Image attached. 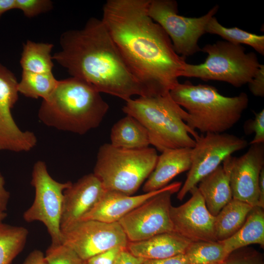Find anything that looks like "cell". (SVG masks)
<instances>
[{
	"label": "cell",
	"instance_id": "ffe728a7",
	"mask_svg": "<svg viewBox=\"0 0 264 264\" xmlns=\"http://www.w3.org/2000/svg\"><path fill=\"white\" fill-rule=\"evenodd\" d=\"M229 157L223 161L222 165L203 178L197 187L207 209L214 216L233 198L230 185Z\"/></svg>",
	"mask_w": 264,
	"mask_h": 264
},
{
	"label": "cell",
	"instance_id": "8992f818",
	"mask_svg": "<svg viewBox=\"0 0 264 264\" xmlns=\"http://www.w3.org/2000/svg\"><path fill=\"white\" fill-rule=\"evenodd\" d=\"M158 156L154 148L126 149L105 143L98 150L93 173L106 190L132 195L151 175Z\"/></svg>",
	"mask_w": 264,
	"mask_h": 264
},
{
	"label": "cell",
	"instance_id": "ac0fdd59",
	"mask_svg": "<svg viewBox=\"0 0 264 264\" xmlns=\"http://www.w3.org/2000/svg\"><path fill=\"white\" fill-rule=\"evenodd\" d=\"M192 148L167 149L158 156L155 166L144 183V193L161 189L181 173L189 171L191 165Z\"/></svg>",
	"mask_w": 264,
	"mask_h": 264
},
{
	"label": "cell",
	"instance_id": "9a60e30c",
	"mask_svg": "<svg viewBox=\"0 0 264 264\" xmlns=\"http://www.w3.org/2000/svg\"><path fill=\"white\" fill-rule=\"evenodd\" d=\"M232 198L259 206V181L264 168V143L251 145L242 156L229 157Z\"/></svg>",
	"mask_w": 264,
	"mask_h": 264
},
{
	"label": "cell",
	"instance_id": "e575fe53",
	"mask_svg": "<svg viewBox=\"0 0 264 264\" xmlns=\"http://www.w3.org/2000/svg\"><path fill=\"white\" fill-rule=\"evenodd\" d=\"M142 264H189L184 254L154 260H145Z\"/></svg>",
	"mask_w": 264,
	"mask_h": 264
},
{
	"label": "cell",
	"instance_id": "603a6c76",
	"mask_svg": "<svg viewBox=\"0 0 264 264\" xmlns=\"http://www.w3.org/2000/svg\"><path fill=\"white\" fill-rule=\"evenodd\" d=\"M253 207L233 199L215 216L214 232L217 241H224L233 235L244 223Z\"/></svg>",
	"mask_w": 264,
	"mask_h": 264
},
{
	"label": "cell",
	"instance_id": "e0dca14e",
	"mask_svg": "<svg viewBox=\"0 0 264 264\" xmlns=\"http://www.w3.org/2000/svg\"><path fill=\"white\" fill-rule=\"evenodd\" d=\"M166 186L136 196L106 190L94 206L80 220H96L108 223L118 222L147 199L163 191Z\"/></svg>",
	"mask_w": 264,
	"mask_h": 264
},
{
	"label": "cell",
	"instance_id": "2e32d148",
	"mask_svg": "<svg viewBox=\"0 0 264 264\" xmlns=\"http://www.w3.org/2000/svg\"><path fill=\"white\" fill-rule=\"evenodd\" d=\"M106 190L91 173L84 176L64 192L61 230L80 221L102 197Z\"/></svg>",
	"mask_w": 264,
	"mask_h": 264
},
{
	"label": "cell",
	"instance_id": "4fadbf2b",
	"mask_svg": "<svg viewBox=\"0 0 264 264\" xmlns=\"http://www.w3.org/2000/svg\"><path fill=\"white\" fill-rule=\"evenodd\" d=\"M19 93L15 75L0 64V150L28 152L37 143L35 133L21 130L11 114V109L18 100Z\"/></svg>",
	"mask_w": 264,
	"mask_h": 264
},
{
	"label": "cell",
	"instance_id": "9c48e42d",
	"mask_svg": "<svg viewBox=\"0 0 264 264\" xmlns=\"http://www.w3.org/2000/svg\"><path fill=\"white\" fill-rule=\"evenodd\" d=\"M71 183L53 179L43 161L38 160L33 165L31 184L35 189V196L31 206L24 212L23 218L27 222L43 223L53 244L62 243L60 222L64 192Z\"/></svg>",
	"mask_w": 264,
	"mask_h": 264
},
{
	"label": "cell",
	"instance_id": "30bf717a",
	"mask_svg": "<svg viewBox=\"0 0 264 264\" xmlns=\"http://www.w3.org/2000/svg\"><path fill=\"white\" fill-rule=\"evenodd\" d=\"M181 185L180 181L168 184L163 191L147 199L118 221L129 242L142 241L159 234L173 232L170 217L171 198L179 191Z\"/></svg>",
	"mask_w": 264,
	"mask_h": 264
},
{
	"label": "cell",
	"instance_id": "83f0119b",
	"mask_svg": "<svg viewBox=\"0 0 264 264\" xmlns=\"http://www.w3.org/2000/svg\"><path fill=\"white\" fill-rule=\"evenodd\" d=\"M184 255L189 264L222 263L229 255L220 242H192Z\"/></svg>",
	"mask_w": 264,
	"mask_h": 264
},
{
	"label": "cell",
	"instance_id": "d4e9b609",
	"mask_svg": "<svg viewBox=\"0 0 264 264\" xmlns=\"http://www.w3.org/2000/svg\"><path fill=\"white\" fill-rule=\"evenodd\" d=\"M59 80L52 72L39 73L22 71L18 82L19 92L24 96L47 99L56 88Z\"/></svg>",
	"mask_w": 264,
	"mask_h": 264
},
{
	"label": "cell",
	"instance_id": "52a82bcc",
	"mask_svg": "<svg viewBox=\"0 0 264 264\" xmlns=\"http://www.w3.org/2000/svg\"><path fill=\"white\" fill-rule=\"evenodd\" d=\"M245 50L241 44L227 41L207 44L201 49L208 54L204 62L186 63L182 77L223 81L240 87L252 80L261 65L255 53Z\"/></svg>",
	"mask_w": 264,
	"mask_h": 264
},
{
	"label": "cell",
	"instance_id": "4316f807",
	"mask_svg": "<svg viewBox=\"0 0 264 264\" xmlns=\"http://www.w3.org/2000/svg\"><path fill=\"white\" fill-rule=\"evenodd\" d=\"M206 33L219 35L232 44L248 45L262 55H264V35L248 32L237 27H225L220 24L215 17L208 22Z\"/></svg>",
	"mask_w": 264,
	"mask_h": 264
},
{
	"label": "cell",
	"instance_id": "60d3db41",
	"mask_svg": "<svg viewBox=\"0 0 264 264\" xmlns=\"http://www.w3.org/2000/svg\"><path fill=\"white\" fill-rule=\"evenodd\" d=\"M7 216V214L5 212H0V225L1 224Z\"/></svg>",
	"mask_w": 264,
	"mask_h": 264
},
{
	"label": "cell",
	"instance_id": "3957f363",
	"mask_svg": "<svg viewBox=\"0 0 264 264\" xmlns=\"http://www.w3.org/2000/svg\"><path fill=\"white\" fill-rule=\"evenodd\" d=\"M100 93L75 77L59 80L51 95L43 100L38 118L48 127L84 134L100 125L109 109Z\"/></svg>",
	"mask_w": 264,
	"mask_h": 264
},
{
	"label": "cell",
	"instance_id": "836d02e7",
	"mask_svg": "<svg viewBox=\"0 0 264 264\" xmlns=\"http://www.w3.org/2000/svg\"><path fill=\"white\" fill-rule=\"evenodd\" d=\"M251 92L255 96H264V65H260L257 73L248 83Z\"/></svg>",
	"mask_w": 264,
	"mask_h": 264
},
{
	"label": "cell",
	"instance_id": "484cf974",
	"mask_svg": "<svg viewBox=\"0 0 264 264\" xmlns=\"http://www.w3.org/2000/svg\"><path fill=\"white\" fill-rule=\"evenodd\" d=\"M28 235L24 227L0 225V264H10L25 246Z\"/></svg>",
	"mask_w": 264,
	"mask_h": 264
},
{
	"label": "cell",
	"instance_id": "f35d334b",
	"mask_svg": "<svg viewBox=\"0 0 264 264\" xmlns=\"http://www.w3.org/2000/svg\"><path fill=\"white\" fill-rule=\"evenodd\" d=\"M259 207L264 208V168L262 169L259 177Z\"/></svg>",
	"mask_w": 264,
	"mask_h": 264
},
{
	"label": "cell",
	"instance_id": "7c38bea8",
	"mask_svg": "<svg viewBox=\"0 0 264 264\" xmlns=\"http://www.w3.org/2000/svg\"><path fill=\"white\" fill-rule=\"evenodd\" d=\"M61 243L72 249L83 261L129 242L118 222L78 221L61 229Z\"/></svg>",
	"mask_w": 264,
	"mask_h": 264
},
{
	"label": "cell",
	"instance_id": "44dd1931",
	"mask_svg": "<svg viewBox=\"0 0 264 264\" xmlns=\"http://www.w3.org/2000/svg\"><path fill=\"white\" fill-rule=\"evenodd\" d=\"M229 254L237 249L253 244L264 246V208L253 207L242 227L233 235L220 242Z\"/></svg>",
	"mask_w": 264,
	"mask_h": 264
},
{
	"label": "cell",
	"instance_id": "1f68e13d",
	"mask_svg": "<svg viewBox=\"0 0 264 264\" xmlns=\"http://www.w3.org/2000/svg\"><path fill=\"white\" fill-rule=\"evenodd\" d=\"M245 132L255 133L250 145L264 143V110L255 113L253 119L246 123Z\"/></svg>",
	"mask_w": 264,
	"mask_h": 264
},
{
	"label": "cell",
	"instance_id": "d590c367",
	"mask_svg": "<svg viewBox=\"0 0 264 264\" xmlns=\"http://www.w3.org/2000/svg\"><path fill=\"white\" fill-rule=\"evenodd\" d=\"M145 260L131 254L126 247L120 253L114 264H142Z\"/></svg>",
	"mask_w": 264,
	"mask_h": 264
},
{
	"label": "cell",
	"instance_id": "6da1fadb",
	"mask_svg": "<svg viewBox=\"0 0 264 264\" xmlns=\"http://www.w3.org/2000/svg\"><path fill=\"white\" fill-rule=\"evenodd\" d=\"M149 0H108L102 21L145 96L169 93L186 63L148 14Z\"/></svg>",
	"mask_w": 264,
	"mask_h": 264
},
{
	"label": "cell",
	"instance_id": "8d00e7d4",
	"mask_svg": "<svg viewBox=\"0 0 264 264\" xmlns=\"http://www.w3.org/2000/svg\"><path fill=\"white\" fill-rule=\"evenodd\" d=\"M22 264H47L44 254L39 250L30 252Z\"/></svg>",
	"mask_w": 264,
	"mask_h": 264
},
{
	"label": "cell",
	"instance_id": "cb8c5ba5",
	"mask_svg": "<svg viewBox=\"0 0 264 264\" xmlns=\"http://www.w3.org/2000/svg\"><path fill=\"white\" fill-rule=\"evenodd\" d=\"M53 44L30 40L23 44L20 59L22 71L44 73L52 72L54 66L51 52Z\"/></svg>",
	"mask_w": 264,
	"mask_h": 264
},
{
	"label": "cell",
	"instance_id": "7a4b0ae2",
	"mask_svg": "<svg viewBox=\"0 0 264 264\" xmlns=\"http://www.w3.org/2000/svg\"><path fill=\"white\" fill-rule=\"evenodd\" d=\"M60 44L61 49L52 59L71 77L125 101L133 95L146 96L101 19L90 18L82 28L65 31Z\"/></svg>",
	"mask_w": 264,
	"mask_h": 264
},
{
	"label": "cell",
	"instance_id": "74e56055",
	"mask_svg": "<svg viewBox=\"0 0 264 264\" xmlns=\"http://www.w3.org/2000/svg\"><path fill=\"white\" fill-rule=\"evenodd\" d=\"M4 177L0 173V212H5L10 198V193L5 187Z\"/></svg>",
	"mask_w": 264,
	"mask_h": 264
},
{
	"label": "cell",
	"instance_id": "f546056e",
	"mask_svg": "<svg viewBox=\"0 0 264 264\" xmlns=\"http://www.w3.org/2000/svg\"><path fill=\"white\" fill-rule=\"evenodd\" d=\"M222 264H264V260L261 253L246 246L231 252Z\"/></svg>",
	"mask_w": 264,
	"mask_h": 264
},
{
	"label": "cell",
	"instance_id": "7402d4cb",
	"mask_svg": "<svg viewBox=\"0 0 264 264\" xmlns=\"http://www.w3.org/2000/svg\"><path fill=\"white\" fill-rule=\"evenodd\" d=\"M110 144L126 149H140L150 145L146 128L134 117L126 114L112 127Z\"/></svg>",
	"mask_w": 264,
	"mask_h": 264
},
{
	"label": "cell",
	"instance_id": "f1b7e54d",
	"mask_svg": "<svg viewBox=\"0 0 264 264\" xmlns=\"http://www.w3.org/2000/svg\"><path fill=\"white\" fill-rule=\"evenodd\" d=\"M47 264H82L84 262L70 248L51 244L44 255Z\"/></svg>",
	"mask_w": 264,
	"mask_h": 264
},
{
	"label": "cell",
	"instance_id": "7bdbcfd3",
	"mask_svg": "<svg viewBox=\"0 0 264 264\" xmlns=\"http://www.w3.org/2000/svg\"><path fill=\"white\" fill-rule=\"evenodd\" d=\"M222 264V263H216V264Z\"/></svg>",
	"mask_w": 264,
	"mask_h": 264
},
{
	"label": "cell",
	"instance_id": "d6986e66",
	"mask_svg": "<svg viewBox=\"0 0 264 264\" xmlns=\"http://www.w3.org/2000/svg\"><path fill=\"white\" fill-rule=\"evenodd\" d=\"M190 241L174 232L159 234L137 242H128L127 249L145 260L160 259L184 254Z\"/></svg>",
	"mask_w": 264,
	"mask_h": 264
},
{
	"label": "cell",
	"instance_id": "ab89813d",
	"mask_svg": "<svg viewBox=\"0 0 264 264\" xmlns=\"http://www.w3.org/2000/svg\"><path fill=\"white\" fill-rule=\"evenodd\" d=\"M15 9V0H0V18L5 12Z\"/></svg>",
	"mask_w": 264,
	"mask_h": 264
},
{
	"label": "cell",
	"instance_id": "277c9868",
	"mask_svg": "<svg viewBox=\"0 0 264 264\" xmlns=\"http://www.w3.org/2000/svg\"><path fill=\"white\" fill-rule=\"evenodd\" d=\"M173 100L188 113L186 123L204 134L224 133L240 119L248 104L247 95L220 94L216 88L189 82L178 83L170 91Z\"/></svg>",
	"mask_w": 264,
	"mask_h": 264
},
{
	"label": "cell",
	"instance_id": "b9f144b4",
	"mask_svg": "<svg viewBox=\"0 0 264 264\" xmlns=\"http://www.w3.org/2000/svg\"><path fill=\"white\" fill-rule=\"evenodd\" d=\"M82 264H87V263H86V262L84 261V262H83Z\"/></svg>",
	"mask_w": 264,
	"mask_h": 264
},
{
	"label": "cell",
	"instance_id": "d6a6232c",
	"mask_svg": "<svg viewBox=\"0 0 264 264\" xmlns=\"http://www.w3.org/2000/svg\"><path fill=\"white\" fill-rule=\"evenodd\" d=\"M126 247L115 246L91 257L85 262L87 264H114L120 253Z\"/></svg>",
	"mask_w": 264,
	"mask_h": 264
},
{
	"label": "cell",
	"instance_id": "4dcf8cb0",
	"mask_svg": "<svg viewBox=\"0 0 264 264\" xmlns=\"http://www.w3.org/2000/svg\"><path fill=\"white\" fill-rule=\"evenodd\" d=\"M52 7L53 2L49 0H15V9L21 10L28 18L46 12Z\"/></svg>",
	"mask_w": 264,
	"mask_h": 264
},
{
	"label": "cell",
	"instance_id": "8fae6325",
	"mask_svg": "<svg viewBox=\"0 0 264 264\" xmlns=\"http://www.w3.org/2000/svg\"><path fill=\"white\" fill-rule=\"evenodd\" d=\"M195 141L191 151L190 169L177 195V198L180 200L226 158L244 149L248 144L244 139L225 132L205 133L199 135Z\"/></svg>",
	"mask_w": 264,
	"mask_h": 264
},
{
	"label": "cell",
	"instance_id": "5b68a950",
	"mask_svg": "<svg viewBox=\"0 0 264 264\" xmlns=\"http://www.w3.org/2000/svg\"><path fill=\"white\" fill-rule=\"evenodd\" d=\"M122 110L143 125L150 144L160 152L167 149L192 148L199 136L187 125L188 113L173 100L170 92L130 99Z\"/></svg>",
	"mask_w": 264,
	"mask_h": 264
},
{
	"label": "cell",
	"instance_id": "5bb4252c",
	"mask_svg": "<svg viewBox=\"0 0 264 264\" xmlns=\"http://www.w3.org/2000/svg\"><path fill=\"white\" fill-rule=\"evenodd\" d=\"M190 192V199L178 206H171L173 232L190 241L217 242L214 232L215 216L207 209L197 186Z\"/></svg>",
	"mask_w": 264,
	"mask_h": 264
},
{
	"label": "cell",
	"instance_id": "ba28073f",
	"mask_svg": "<svg viewBox=\"0 0 264 264\" xmlns=\"http://www.w3.org/2000/svg\"><path fill=\"white\" fill-rule=\"evenodd\" d=\"M219 8L214 6L200 17H186L178 14L175 0H149L147 11L148 15L167 34L176 53L185 58L201 51L198 40L206 33L207 24Z\"/></svg>",
	"mask_w": 264,
	"mask_h": 264
}]
</instances>
